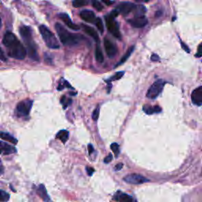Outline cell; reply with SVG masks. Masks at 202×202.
Listing matches in <instances>:
<instances>
[{"label":"cell","mask_w":202,"mask_h":202,"mask_svg":"<svg viewBox=\"0 0 202 202\" xmlns=\"http://www.w3.org/2000/svg\"><path fill=\"white\" fill-rule=\"evenodd\" d=\"M0 138H2V140H4L6 141H8V142L14 144V145H17V143H18V140L14 138L13 136H11L10 133H7L0 132Z\"/></svg>","instance_id":"obj_20"},{"label":"cell","mask_w":202,"mask_h":202,"mask_svg":"<svg viewBox=\"0 0 202 202\" xmlns=\"http://www.w3.org/2000/svg\"><path fill=\"white\" fill-rule=\"evenodd\" d=\"M56 137L58 139L61 140L63 144H65L67 141V140L69 139V132L67 130H60L57 133Z\"/></svg>","instance_id":"obj_21"},{"label":"cell","mask_w":202,"mask_h":202,"mask_svg":"<svg viewBox=\"0 0 202 202\" xmlns=\"http://www.w3.org/2000/svg\"><path fill=\"white\" fill-rule=\"evenodd\" d=\"M88 148H89V154H92V153L94 152L93 146L91 144H89V145H88Z\"/></svg>","instance_id":"obj_39"},{"label":"cell","mask_w":202,"mask_h":202,"mask_svg":"<svg viewBox=\"0 0 202 202\" xmlns=\"http://www.w3.org/2000/svg\"><path fill=\"white\" fill-rule=\"evenodd\" d=\"M92 4L93 7L96 10L101 11L104 9V7H103V5L101 4V2H100V1H98V0H92Z\"/></svg>","instance_id":"obj_28"},{"label":"cell","mask_w":202,"mask_h":202,"mask_svg":"<svg viewBox=\"0 0 202 202\" xmlns=\"http://www.w3.org/2000/svg\"><path fill=\"white\" fill-rule=\"evenodd\" d=\"M94 24L96 25V28H98V31H99L100 33H104V23H103L102 20L100 19V18H96V22H95Z\"/></svg>","instance_id":"obj_26"},{"label":"cell","mask_w":202,"mask_h":202,"mask_svg":"<svg viewBox=\"0 0 202 202\" xmlns=\"http://www.w3.org/2000/svg\"><path fill=\"white\" fill-rule=\"evenodd\" d=\"M143 111H145L147 115H152V114L160 112L161 108L159 106L152 107L149 104H145L143 106Z\"/></svg>","instance_id":"obj_19"},{"label":"cell","mask_w":202,"mask_h":202,"mask_svg":"<svg viewBox=\"0 0 202 202\" xmlns=\"http://www.w3.org/2000/svg\"><path fill=\"white\" fill-rule=\"evenodd\" d=\"M89 0H74L73 2V6L76 8H78V7H84L85 5L89 4Z\"/></svg>","instance_id":"obj_25"},{"label":"cell","mask_w":202,"mask_h":202,"mask_svg":"<svg viewBox=\"0 0 202 202\" xmlns=\"http://www.w3.org/2000/svg\"><path fill=\"white\" fill-rule=\"evenodd\" d=\"M65 88V85H64V83L60 82L59 85V87H58V90H63V89Z\"/></svg>","instance_id":"obj_42"},{"label":"cell","mask_w":202,"mask_h":202,"mask_svg":"<svg viewBox=\"0 0 202 202\" xmlns=\"http://www.w3.org/2000/svg\"><path fill=\"white\" fill-rule=\"evenodd\" d=\"M0 59L2 60V61H7V58L5 57L4 53H3V51H2L1 48H0Z\"/></svg>","instance_id":"obj_37"},{"label":"cell","mask_w":202,"mask_h":202,"mask_svg":"<svg viewBox=\"0 0 202 202\" xmlns=\"http://www.w3.org/2000/svg\"><path fill=\"white\" fill-rule=\"evenodd\" d=\"M181 44H182V48H183L187 53H189V51H189V48L186 45V44H184L183 42H181Z\"/></svg>","instance_id":"obj_38"},{"label":"cell","mask_w":202,"mask_h":202,"mask_svg":"<svg viewBox=\"0 0 202 202\" xmlns=\"http://www.w3.org/2000/svg\"><path fill=\"white\" fill-rule=\"evenodd\" d=\"M111 148L115 153V157H118L119 154V145L117 143H113L111 145Z\"/></svg>","instance_id":"obj_31"},{"label":"cell","mask_w":202,"mask_h":202,"mask_svg":"<svg viewBox=\"0 0 202 202\" xmlns=\"http://www.w3.org/2000/svg\"><path fill=\"white\" fill-rule=\"evenodd\" d=\"M133 10H134L135 18H138V17H142L145 15L146 12V8L143 5H139V6H136Z\"/></svg>","instance_id":"obj_22"},{"label":"cell","mask_w":202,"mask_h":202,"mask_svg":"<svg viewBox=\"0 0 202 202\" xmlns=\"http://www.w3.org/2000/svg\"><path fill=\"white\" fill-rule=\"evenodd\" d=\"M135 6L133 3L132 2H121L117 6V10L119 11V13L122 14V15L126 16L127 14L132 12L133 10L135 9Z\"/></svg>","instance_id":"obj_9"},{"label":"cell","mask_w":202,"mask_h":202,"mask_svg":"<svg viewBox=\"0 0 202 202\" xmlns=\"http://www.w3.org/2000/svg\"><path fill=\"white\" fill-rule=\"evenodd\" d=\"M165 82L163 80H158L155 81L148 89L146 96L149 99H156L161 93Z\"/></svg>","instance_id":"obj_6"},{"label":"cell","mask_w":202,"mask_h":202,"mask_svg":"<svg viewBox=\"0 0 202 202\" xmlns=\"http://www.w3.org/2000/svg\"><path fill=\"white\" fill-rule=\"evenodd\" d=\"M151 60L153 62H157L160 60V57H159L157 54H152V56H151Z\"/></svg>","instance_id":"obj_36"},{"label":"cell","mask_w":202,"mask_h":202,"mask_svg":"<svg viewBox=\"0 0 202 202\" xmlns=\"http://www.w3.org/2000/svg\"><path fill=\"white\" fill-rule=\"evenodd\" d=\"M105 22H106L107 28L108 31L115 37L118 39H121V33L119 31V26L118 22L115 20V18L112 17L111 14L105 16Z\"/></svg>","instance_id":"obj_5"},{"label":"cell","mask_w":202,"mask_h":202,"mask_svg":"<svg viewBox=\"0 0 202 202\" xmlns=\"http://www.w3.org/2000/svg\"><path fill=\"white\" fill-rule=\"evenodd\" d=\"M113 199L118 202H133V198L131 196L120 191L115 193Z\"/></svg>","instance_id":"obj_16"},{"label":"cell","mask_w":202,"mask_h":202,"mask_svg":"<svg viewBox=\"0 0 202 202\" xmlns=\"http://www.w3.org/2000/svg\"><path fill=\"white\" fill-rule=\"evenodd\" d=\"M37 194L39 195V197L41 198L42 200L44 201V202H50V197L48 196V192H47V189H46L45 186L44 185H40L38 189L37 190Z\"/></svg>","instance_id":"obj_18"},{"label":"cell","mask_w":202,"mask_h":202,"mask_svg":"<svg viewBox=\"0 0 202 202\" xmlns=\"http://www.w3.org/2000/svg\"><path fill=\"white\" fill-rule=\"evenodd\" d=\"M123 180L129 184L138 185L148 182V179L138 174H130L124 177Z\"/></svg>","instance_id":"obj_8"},{"label":"cell","mask_w":202,"mask_h":202,"mask_svg":"<svg viewBox=\"0 0 202 202\" xmlns=\"http://www.w3.org/2000/svg\"><path fill=\"white\" fill-rule=\"evenodd\" d=\"M81 28H82L83 31H84L86 34L90 36L96 42L99 41V36H98L97 32H96L92 27H90L89 26V25H85L82 24L81 25Z\"/></svg>","instance_id":"obj_17"},{"label":"cell","mask_w":202,"mask_h":202,"mask_svg":"<svg viewBox=\"0 0 202 202\" xmlns=\"http://www.w3.org/2000/svg\"><path fill=\"white\" fill-rule=\"evenodd\" d=\"M128 22L134 28H142L148 24V19L145 16H142V17H138V18L129 20Z\"/></svg>","instance_id":"obj_13"},{"label":"cell","mask_w":202,"mask_h":202,"mask_svg":"<svg viewBox=\"0 0 202 202\" xmlns=\"http://www.w3.org/2000/svg\"><path fill=\"white\" fill-rule=\"evenodd\" d=\"M0 25H1V20H0Z\"/></svg>","instance_id":"obj_45"},{"label":"cell","mask_w":202,"mask_h":202,"mask_svg":"<svg viewBox=\"0 0 202 202\" xmlns=\"http://www.w3.org/2000/svg\"><path fill=\"white\" fill-rule=\"evenodd\" d=\"M16 152H17V149L13 146H11L9 144L0 141V154L7 156Z\"/></svg>","instance_id":"obj_14"},{"label":"cell","mask_w":202,"mask_h":202,"mask_svg":"<svg viewBox=\"0 0 202 202\" xmlns=\"http://www.w3.org/2000/svg\"><path fill=\"white\" fill-rule=\"evenodd\" d=\"M19 33L24 40L25 44H26L28 48V56L34 61H39V55L37 53V45L35 42L33 41V37H32V29L26 25H22L19 28Z\"/></svg>","instance_id":"obj_2"},{"label":"cell","mask_w":202,"mask_h":202,"mask_svg":"<svg viewBox=\"0 0 202 202\" xmlns=\"http://www.w3.org/2000/svg\"><path fill=\"white\" fill-rule=\"evenodd\" d=\"M133 50H134V46H132V47H130V48H129L128 51H126V54H124L123 56H122V58L121 59V60L119 61V63H118L117 65L115 66V67H117V66H119L123 64V63H125V62H126V60L129 59V57L130 56L131 54H132L133 51Z\"/></svg>","instance_id":"obj_23"},{"label":"cell","mask_w":202,"mask_h":202,"mask_svg":"<svg viewBox=\"0 0 202 202\" xmlns=\"http://www.w3.org/2000/svg\"><path fill=\"white\" fill-rule=\"evenodd\" d=\"M137 2H148L149 0H136Z\"/></svg>","instance_id":"obj_44"},{"label":"cell","mask_w":202,"mask_h":202,"mask_svg":"<svg viewBox=\"0 0 202 202\" xmlns=\"http://www.w3.org/2000/svg\"><path fill=\"white\" fill-rule=\"evenodd\" d=\"M54 27H55V30H56L59 38H60V40L64 45H76L84 40L83 36L70 33L60 23H56Z\"/></svg>","instance_id":"obj_3"},{"label":"cell","mask_w":202,"mask_h":202,"mask_svg":"<svg viewBox=\"0 0 202 202\" xmlns=\"http://www.w3.org/2000/svg\"><path fill=\"white\" fill-rule=\"evenodd\" d=\"M10 196L6 191L0 189V202H7L10 200Z\"/></svg>","instance_id":"obj_27"},{"label":"cell","mask_w":202,"mask_h":202,"mask_svg":"<svg viewBox=\"0 0 202 202\" xmlns=\"http://www.w3.org/2000/svg\"><path fill=\"white\" fill-rule=\"evenodd\" d=\"M191 100L193 104L197 106L202 105V86L194 89L191 94Z\"/></svg>","instance_id":"obj_11"},{"label":"cell","mask_w":202,"mask_h":202,"mask_svg":"<svg viewBox=\"0 0 202 202\" xmlns=\"http://www.w3.org/2000/svg\"><path fill=\"white\" fill-rule=\"evenodd\" d=\"M60 102H61L62 104H63V108L65 109L71 104L72 100L71 99H67V98H66L65 96H63L62 97L61 100H60Z\"/></svg>","instance_id":"obj_29"},{"label":"cell","mask_w":202,"mask_h":202,"mask_svg":"<svg viewBox=\"0 0 202 202\" xmlns=\"http://www.w3.org/2000/svg\"><path fill=\"white\" fill-rule=\"evenodd\" d=\"M95 55H96V59L98 63H102L104 62V54H103L101 48H100L99 44H96V51H95Z\"/></svg>","instance_id":"obj_24"},{"label":"cell","mask_w":202,"mask_h":202,"mask_svg":"<svg viewBox=\"0 0 202 202\" xmlns=\"http://www.w3.org/2000/svg\"><path fill=\"white\" fill-rule=\"evenodd\" d=\"M195 56L198 57V58L202 56V43L200 44V45L198 46V52H197V54H195Z\"/></svg>","instance_id":"obj_33"},{"label":"cell","mask_w":202,"mask_h":202,"mask_svg":"<svg viewBox=\"0 0 202 202\" xmlns=\"http://www.w3.org/2000/svg\"><path fill=\"white\" fill-rule=\"evenodd\" d=\"M2 43L7 48V54L10 57L19 60L25 58L27 54L26 50L13 33L9 31L5 33Z\"/></svg>","instance_id":"obj_1"},{"label":"cell","mask_w":202,"mask_h":202,"mask_svg":"<svg viewBox=\"0 0 202 202\" xmlns=\"http://www.w3.org/2000/svg\"><path fill=\"white\" fill-rule=\"evenodd\" d=\"M80 17L82 20L85 22H89V23H95L96 19V17L93 11L90 10H82L80 13Z\"/></svg>","instance_id":"obj_12"},{"label":"cell","mask_w":202,"mask_h":202,"mask_svg":"<svg viewBox=\"0 0 202 202\" xmlns=\"http://www.w3.org/2000/svg\"><path fill=\"white\" fill-rule=\"evenodd\" d=\"M59 16V18L62 19V21L65 23L66 25H67V26L70 28H71V29H73V30H76V31L80 29V26H79V25L74 24V22H72L71 19H70V18L69 17V15H68L67 13H61Z\"/></svg>","instance_id":"obj_15"},{"label":"cell","mask_w":202,"mask_h":202,"mask_svg":"<svg viewBox=\"0 0 202 202\" xmlns=\"http://www.w3.org/2000/svg\"><path fill=\"white\" fill-rule=\"evenodd\" d=\"M94 171H95V170H94L92 167H86V172H87V174L89 176L92 175V174L94 173Z\"/></svg>","instance_id":"obj_34"},{"label":"cell","mask_w":202,"mask_h":202,"mask_svg":"<svg viewBox=\"0 0 202 202\" xmlns=\"http://www.w3.org/2000/svg\"><path fill=\"white\" fill-rule=\"evenodd\" d=\"M32 106H33V101L32 100H25L21 101V102L18 103L17 107H16L17 113L19 115H22V116H27L30 112Z\"/></svg>","instance_id":"obj_7"},{"label":"cell","mask_w":202,"mask_h":202,"mask_svg":"<svg viewBox=\"0 0 202 202\" xmlns=\"http://www.w3.org/2000/svg\"><path fill=\"white\" fill-rule=\"evenodd\" d=\"M39 30L44 42H45L46 45L48 46V48H51V49L59 48V44L58 40L56 39V37H54L52 32L48 27L42 25L39 27Z\"/></svg>","instance_id":"obj_4"},{"label":"cell","mask_w":202,"mask_h":202,"mask_svg":"<svg viewBox=\"0 0 202 202\" xmlns=\"http://www.w3.org/2000/svg\"><path fill=\"white\" fill-rule=\"evenodd\" d=\"M104 44L105 51H106V53L108 55V57H110V58L115 57L118 52L117 47L115 45V44H113L111 40H109L107 38L104 40Z\"/></svg>","instance_id":"obj_10"},{"label":"cell","mask_w":202,"mask_h":202,"mask_svg":"<svg viewBox=\"0 0 202 202\" xmlns=\"http://www.w3.org/2000/svg\"><path fill=\"white\" fill-rule=\"evenodd\" d=\"M122 167H123V164H122V163H119V164H117V165L115 166V171H120V170L122 168Z\"/></svg>","instance_id":"obj_41"},{"label":"cell","mask_w":202,"mask_h":202,"mask_svg":"<svg viewBox=\"0 0 202 202\" xmlns=\"http://www.w3.org/2000/svg\"><path fill=\"white\" fill-rule=\"evenodd\" d=\"M2 172H3V167L1 164V162H0V174H2Z\"/></svg>","instance_id":"obj_43"},{"label":"cell","mask_w":202,"mask_h":202,"mask_svg":"<svg viewBox=\"0 0 202 202\" xmlns=\"http://www.w3.org/2000/svg\"><path fill=\"white\" fill-rule=\"evenodd\" d=\"M103 2H104L107 6H111V4H113V1L111 0H102Z\"/></svg>","instance_id":"obj_40"},{"label":"cell","mask_w":202,"mask_h":202,"mask_svg":"<svg viewBox=\"0 0 202 202\" xmlns=\"http://www.w3.org/2000/svg\"><path fill=\"white\" fill-rule=\"evenodd\" d=\"M112 159H113V156H112V154H109L107 157H105L104 162L105 163H109L111 160H112Z\"/></svg>","instance_id":"obj_35"},{"label":"cell","mask_w":202,"mask_h":202,"mask_svg":"<svg viewBox=\"0 0 202 202\" xmlns=\"http://www.w3.org/2000/svg\"><path fill=\"white\" fill-rule=\"evenodd\" d=\"M123 75H124V72H122V71L118 72V73H116V74H115L114 76L111 77V78H109V80L106 81H107V82H111V81H112L119 80V79L121 78H122Z\"/></svg>","instance_id":"obj_30"},{"label":"cell","mask_w":202,"mask_h":202,"mask_svg":"<svg viewBox=\"0 0 202 202\" xmlns=\"http://www.w3.org/2000/svg\"><path fill=\"white\" fill-rule=\"evenodd\" d=\"M99 115H100V107H96V108L94 110L93 112H92V119H93L94 121H96V120H98Z\"/></svg>","instance_id":"obj_32"}]
</instances>
